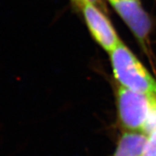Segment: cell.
<instances>
[{"mask_svg":"<svg viewBox=\"0 0 156 156\" xmlns=\"http://www.w3.org/2000/svg\"><path fill=\"white\" fill-rule=\"evenodd\" d=\"M119 124L128 132L149 134L156 128V97L119 85L117 90Z\"/></svg>","mask_w":156,"mask_h":156,"instance_id":"6da1fadb","label":"cell"},{"mask_svg":"<svg viewBox=\"0 0 156 156\" xmlns=\"http://www.w3.org/2000/svg\"><path fill=\"white\" fill-rule=\"evenodd\" d=\"M109 54L113 75L120 86L156 97V80L123 41Z\"/></svg>","mask_w":156,"mask_h":156,"instance_id":"7a4b0ae2","label":"cell"},{"mask_svg":"<svg viewBox=\"0 0 156 156\" xmlns=\"http://www.w3.org/2000/svg\"><path fill=\"white\" fill-rule=\"evenodd\" d=\"M94 40L110 54L121 41L112 24L97 5L84 0L79 6Z\"/></svg>","mask_w":156,"mask_h":156,"instance_id":"3957f363","label":"cell"},{"mask_svg":"<svg viewBox=\"0 0 156 156\" xmlns=\"http://www.w3.org/2000/svg\"><path fill=\"white\" fill-rule=\"evenodd\" d=\"M109 2L129 27L142 47L147 50L151 30V21L149 15L143 8L140 0L112 1Z\"/></svg>","mask_w":156,"mask_h":156,"instance_id":"277c9868","label":"cell"},{"mask_svg":"<svg viewBox=\"0 0 156 156\" xmlns=\"http://www.w3.org/2000/svg\"><path fill=\"white\" fill-rule=\"evenodd\" d=\"M148 134L125 131L119 137L112 156H143Z\"/></svg>","mask_w":156,"mask_h":156,"instance_id":"5b68a950","label":"cell"},{"mask_svg":"<svg viewBox=\"0 0 156 156\" xmlns=\"http://www.w3.org/2000/svg\"><path fill=\"white\" fill-rule=\"evenodd\" d=\"M143 156H156V128L148 134V140Z\"/></svg>","mask_w":156,"mask_h":156,"instance_id":"8992f818","label":"cell"},{"mask_svg":"<svg viewBox=\"0 0 156 156\" xmlns=\"http://www.w3.org/2000/svg\"><path fill=\"white\" fill-rule=\"evenodd\" d=\"M73 2H75V3H76L78 6H80V4H81V3L84 2V0H73Z\"/></svg>","mask_w":156,"mask_h":156,"instance_id":"52a82bcc","label":"cell"},{"mask_svg":"<svg viewBox=\"0 0 156 156\" xmlns=\"http://www.w3.org/2000/svg\"><path fill=\"white\" fill-rule=\"evenodd\" d=\"M87 1H88V2H92V3H93V4L97 5V2H98L99 1H100V0H87Z\"/></svg>","mask_w":156,"mask_h":156,"instance_id":"ba28073f","label":"cell"},{"mask_svg":"<svg viewBox=\"0 0 156 156\" xmlns=\"http://www.w3.org/2000/svg\"><path fill=\"white\" fill-rule=\"evenodd\" d=\"M109 2H112V1H132V0H108Z\"/></svg>","mask_w":156,"mask_h":156,"instance_id":"9c48e42d","label":"cell"}]
</instances>
